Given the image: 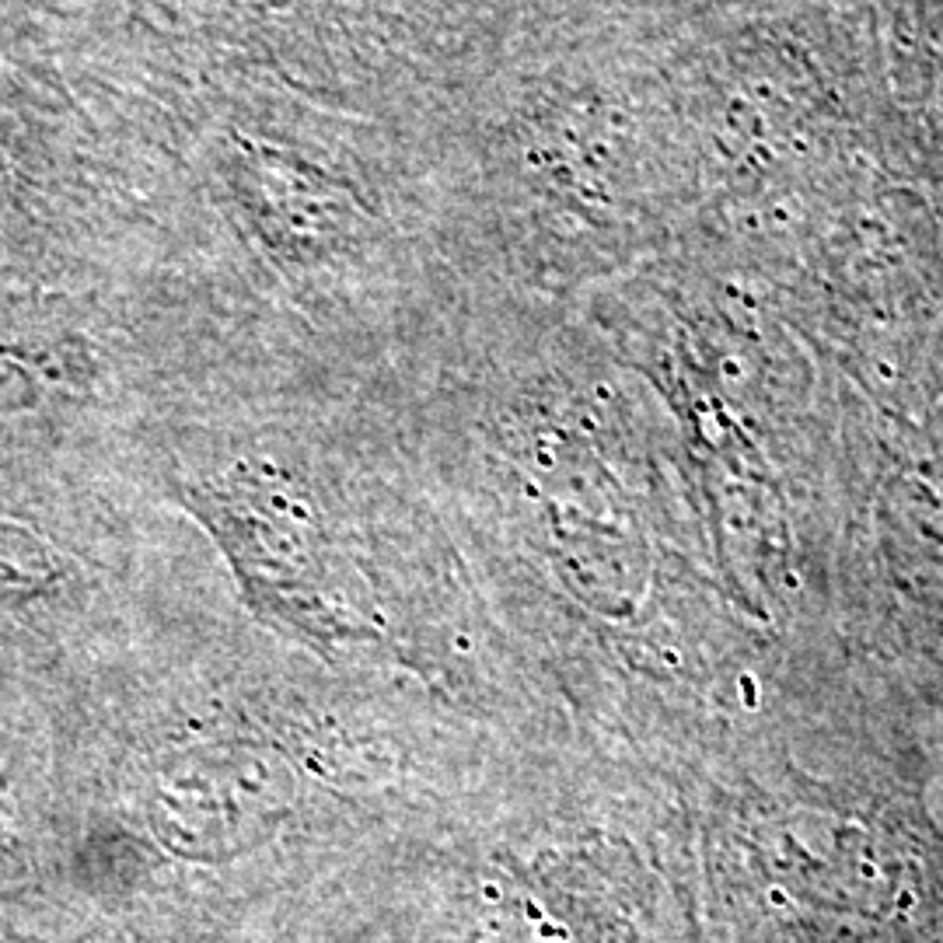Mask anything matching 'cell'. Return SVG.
I'll list each match as a JSON object with an SVG mask.
<instances>
[{
  "mask_svg": "<svg viewBox=\"0 0 943 943\" xmlns=\"http://www.w3.org/2000/svg\"><path fill=\"white\" fill-rule=\"evenodd\" d=\"M115 465L199 535L259 629L493 716L489 619L402 423L325 402L168 405Z\"/></svg>",
  "mask_w": 943,
  "mask_h": 943,
  "instance_id": "cell-2",
  "label": "cell"
},
{
  "mask_svg": "<svg viewBox=\"0 0 943 943\" xmlns=\"http://www.w3.org/2000/svg\"><path fill=\"white\" fill-rule=\"evenodd\" d=\"M0 752V898H18L39 887L49 859L46 811L32 804L28 779Z\"/></svg>",
  "mask_w": 943,
  "mask_h": 943,
  "instance_id": "cell-3",
  "label": "cell"
},
{
  "mask_svg": "<svg viewBox=\"0 0 943 943\" xmlns=\"http://www.w3.org/2000/svg\"><path fill=\"white\" fill-rule=\"evenodd\" d=\"M63 758L81 873L186 891L357 859L489 752L482 723L308 657L224 587L81 671Z\"/></svg>",
  "mask_w": 943,
  "mask_h": 943,
  "instance_id": "cell-1",
  "label": "cell"
}]
</instances>
